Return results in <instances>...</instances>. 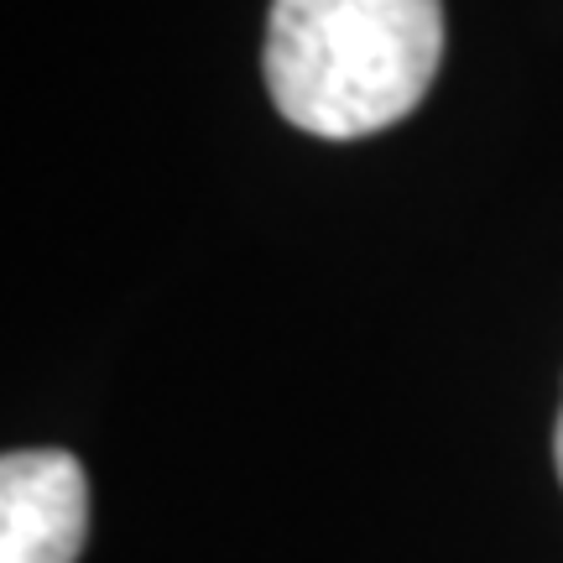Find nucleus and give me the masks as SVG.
Instances as JSON below:
<instances>
[{"label": "nucleus", "instance_id": "7ed1b4c3", "mask_svg": "<svg viewBox=\"0 0 563 563\" xmlns=\"http://www.w3.org/2000/svg\"><path fill=\"white\" fill-rule=\"evenodd\" d=\"M553 454H559V475H563V412H559V433H553Z\"/></svg>", "mask_w": 563, "mask_h": 563}, {"label": "nucleus", "instance_id": "f03ea898", "mask_svg": "<svg viewBox=\"0 0 563 563\" xmlns=\"http://www.w3.org/2000/svg\"><path fill=\"white\" fill-rule=\"evenodd\" d=\"M89 532V481L63 449L0 460V563H74Z\"/></svg>", "mask_w": 563, "mask_h": 563}, {"label": "nucleus", "instance_id": "f257e3e1", "mask_svg": "<svg viewBox=\"0 0 563 563\" xmlns=\"http://www.w3.org/2000/svg\"><path fill=\"white\" fill-rule=\"evenodd\" d=\"M443 63V0H272L266 89L308 136L355 141L418 110Z\"/></svg>", "mask_w": 563, "mask_h": 563}]
</instances>
